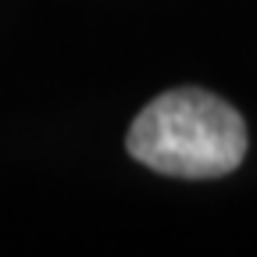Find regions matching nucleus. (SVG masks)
Masks as SVG:
<instances>
[{
    "label": "nucleus",
    "mask_w": 257,
    "mask_h": 257,
    "mask_svg": "<svg viewBox=\"0 0 257 257\" xmlns=\"http://www.w3.org/2000/svg\"><path fill=\"white\" fill-rule=\"evenodd\" d=\"M125 147L161 175L218 179L246 157V125L229 100L207 89H172L136 114Z\"/></svg>",
    "instance_id": "f257e3e1"
}]
</instances>
